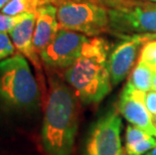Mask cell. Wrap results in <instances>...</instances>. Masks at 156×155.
Returning a JSON list of instances; mask_svg holds the SVG:
<instances>
[{
  "instance_id": "cell-22",
  "label": "cell",
  "mask_w": 156,
  "mask_h": 155,
  "mask_svg": "<svg viewBox=\"0 0 156 155\" xmlns=\"http://www.w3.org/2000/svg\"><path fill=\"white\" fill-rule=\"evenodd\" d=\"M144 155H156V147H155V148H153V149H152V150L148 151V152L146 153V154H144Z\"/></svg>"
},
{
  "instance_id": "cell-18",
  "label": "cell",
  "mask_w": 156,
  "mask_h": 155,
  "mask_svg": "<svg viewBox=\"0 0 156 155\" xmlns=\"http://www.w3.org/2000/svg\"><path fill=\"white\" fill-rule=\"evenodd\" d=\"M144 102L145 106L151 116H156V91L150 90L148 92H145Z\"/></svg>"
},
{
  "instance_id": "cell-16",
  "label": "cell",
  "mask_w": 156,
  "mask_h": 155,
  "mask_svg": "<svg viewBox=\"0 0 156 155\" xmlns=\"http://www.w3.org/2000/svg\"><path fill=\"white\" fill-rule=\"evenodd\" d=\"M28 13L19 15H7L4 13H0V32H7L9 33L19 22L22 21Z\"/></svg>"
},
{
  "instance_id": "cell-8",
  "label": "cell",
  "mask_w": 156,
  "mask_h": 155,
  "mask_svg": "<svg viewBox=\"0 0 156 155\" xmlns=\"http://www.w3.org/2000/svg\"><path fill=\"white\" fill-rule=\"evenodd\" d=\"M124 39L118 44L109 55V71L113 86H117L130 72L140 48L151 39H156L155 33L120 35Z\"/></svg>"
},
{
  "instance_id": "cell-2",
  "label": "cell",
  "mask_w": 156,
  "mask_h": 155,
  "mask_svg": "<svg viewBox=\"0 0 156 155\" xmlns=\"http://www.w3.org/2000/svg\"><path fill=\"white\" fill-rule=\"evenodd\" d=\"M111 45L103 37L93 36L83 48L80 58L62 74L83 104H98L112 90L109 71Z\"/></svg>"
},
{
  "instance_id": "cell-23",
  "label": "cell",
  "mask_w": 156,
  "mask_h": 155,
  "mask_svg": "<svg viewBox=\"0 0 156 155\" xmlns=\"http://www.w3.org/2000/svg\"><path fill=\"white\" fill-rule=\"evenodd\" d=\"M152 121H153L154 126L156 127V116H153V117H152Z\"/></svg>"
},
{
  "instance_id": "cell-24",
  "label": "cell",
  "mask_w": 156,
  "mask_h": 155,
  "mask_svg": "<svg viewBox=\"0 0 156 155\" xmlns=\"http://www.w3.org/2000/svg\"><path fill=\"white\" fill-rule=\"evenodd\" d=\"M148 1H152V2H156V0H148Z\"/></svg>"
},
{
  "instance_id": "cell-5",
  "label": "cell",
  "mask_w": 156,
  "mask_h": 155,
  "mask_svg": "<svg viewBox=\"0 0 156 155\" xmlns=\"http://www.w3.org/2000/svg\"><path fill=\"white\" fill-rule=\"evenodd\" d=\"M59 28L97 36L109 28L106 6L94 0H66L58 6Z\"/></svg>"
},
{
  "instance_id": "cell-17",
  "label": "cell",
  "mask_w": 156,
  "mask_h": 155,
  "mask_svg": "<svg viewBox=\"0 0 156 155\" xmlns=\"http://www.w3.org/2000/svg\"><path fill=\"white\" fill-rule=\"evenodd\" d=\"M15 47L7 32H0V62L15 54Z\"/></svg>"
},
{
  "instance_id": "cell-3",
  "label": "cell",
  "mask_w": 156,
  "mask_h": 155,
  "mask_svg": "<svg viewBox=\"0 0 156 155\" xmlns=\"http://www.w3.org/2000/svg\"><path fill=\"white\" fill-rule=\"evenodd\" d=\"M39 104V87L26 58L18 52L0 62V106L8 112L27 113Z\"/></svg>"
},
{
  "instance_id": "cell-14",
  "label": "cell",
  "mask_w": 156,
  "mask_h": 155,
  "mask_svg": "<svg viewBox=\"0 0 156 155\" xmlns=\"http://www.w3.org/2000/svg\"><path fill=\"white\" fill-rule=\"evenodd\" d=\"M156 147V139L152 135L148 134L142 140L138 141L133 145L125 147L126 155H144L148 151Z\"/></svg>"
},
{
  "instance_id": "cell-15",
  "label": "cell",
  "mask_w": 156,
  "mask_h": 155,
  "mask_svg": "<svg viewBox=\"0 0 156 155\" xmlns=\"http://www.w3.org/2000/svg\"><path fill=\"white\" fill-rule=\"evenodd\" d=\"M139 61L156 71V39H151L142 47Z\"/></svg>"
},
{
  "instance_id": "cell-11",
  "label": "cell",
  "mask_w": 156,
  "mask_h": 155,
  "mask_svg": "<svg viewBox=\"0 0 156 155\" xmlns=\"http://www.w3.org/2000/svg\"><path fill=\"white\" fill-rule=\"evenodd\" d=\"M58 30V7L51 3L41 6L36 11L34 32V44L38 55L52 41Z\"/></svg>"
},
{
  "instance_id": "cell-6",
  "label": "cell",
  "mask_w": 156,
  "mask_h": 155,
  "mask_svg": "<svg viewBox=\"0 0 156 155\" xmlns=\"http://www.w3.org/2000/svg\"><path fill=\"white\" fill-rule=\"evenodd\" d=\"M88 41L87 35L59 28L55 37L41 52L39 57L45 67L51 70L65 71L80 58Z\"/></svg>"
},
{
  "instance_id": "cell-13",
  "label": "cell",
  "mask_w": 156,
  "mask_h": 155,
  "mask_svg": "<svg viewBox=\"0 0 156 155\" xmlns=\"http://www.w3.org/2000/svg\"><path fill=\"white\" fill-rule=\"evenodd\" d=\"M52 0H11L1 12L7 15H19L24 13H35L41 6L51 3Z\"/></svg>"
},
{
  "instance_id": "cell-9",
  "label": "cell",
  "mask_w": 156,
  "mask_h": 155,
  "mask_svg": "<svg viewBox=\"0 0 156 155\" xmlns=\"http://www.w3.org/2000/svg\"><path fill=\"white\" fill-rule=\"evenodd\" d=\"M144 96L145 92L126 84L119 99L118 111L130 124L156 137V127L145 106Z\"/></svg>"
},
{
  "instance_id": "cell-10",
  "label": "cell",
  "mask_w": 156,
  "mask_h": 155,
  "mask_svg": "<svg viewBox=\"0 0 156 155\" xmlns=\"http://www.w3.org/2000/svg\"><path fill=\"white\" fill-rule=\"evenodd\" d=\"M35 19L36 12L28 13L27 16L9 32V35L16 51L30 62L35 68L37 74L41 76V58L34 44Z\"/></svg>"
},
{
  "instance_id": "cell-12",
  "label": "cell",
  "mask_w": 156,
  "mask_h": 155,
  "mask_svg": "<svg viewBox=\"0 0 156 155\" xmlns=\"http://www.w3.org/2000/svg\"><path fill=\"white\" fill-rule=\"evenodd\" d=\"M154 71L143 62L138 61L134 70L129 76L127 84L136 90L148 92L152 88V79Z\"/></svg>"
},
{
  "instance_id": "cell-7",
  "label": "cell",
  "mask_w": 156,
  "mask_h": 155,
  "mask_svg": "<svg viewBox=\"0 0 156 155\" xmlns=\"http://www.w3.org/2000/svg\"><path fill=\"white\" fill-rule=\"evenodd\" d=\"M121 129L122 120L117 111L111 110L103 115L89 135L86 155H124Z\"/></svg>"
},
{
  "instance_id": "cell-19",
  "label": "cell",
  "mask_w": 156,
  "mask_h": 155,
  "mask_svg": "<svg viewBox=\"0 0 156 155\" xmlns=\"http://www.w3.org/2000/svg\"><path fill=\"white\" fill-rule=\"evenodd\" d=\"M151 90L156 91V71H154L153 74V79H152V88Z\"/></svg>"
},
{
  "instance_id": "cell-1",
  "label": "cell",
  "mask_w": 156,
  "mask_h": 155,
  "mask_svg": "<svg viewBox=\"0 0 156 155\" xmlns=\"http://www.w3.org/2000/svg\"><path fill=\"white\" fill-rule=\"evenodd\" d=\"M80 101L66 81L49 78L41 140L45 155H73L79 127Z\"/></svg>"
},
{
  "instance_id": "cell-20",
  "label": "cell",
  "mask_w": 156,
  "mask_h": 155,
  "mask_svg": "<svg viewBox=\"0 0 156 155\" xmlns=\"http://www.w3.org/2000/svg\"><path fill=\"white\" fill-rule=\"evenodd\" d=\"M99 2H102L103 5H106V4H109V3H112V2H116V1H120V0H98Z\"/></svg>"
},
{
  "instance_id": "cell-21",
  "label": "cell",
  "mask_w": 156,
  "mask_h": 155,
  "mask_svg": "<svg viewBox=\"0 0 156 155\" xmlns=\"http://www.w3.org/2000/svg\"><path fill=\"white\" fill-rule=\"evenodd\" d=\"M10 1H11V0H0V10H1V9Z\"/></svg>"
},
{
  "instance_id": "cell-4",
  "label": "cell",
  "mask_w": 156,
  "mask_h": 155,
  "mask_svg": "<svg viewBox=\"0 0 156 155\" xmlns=\"http://www.w3.org/2000/svg\"><path fill=\"white\" fill-rule=\"evenodd\" d=\"M104 6L108 9L109 29L117 35L156 34V2L120 0Z\"/></svg>"
}]
</instances>
